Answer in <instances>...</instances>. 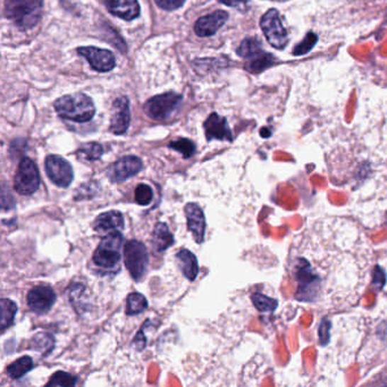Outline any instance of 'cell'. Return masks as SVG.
Instances as JSON below:
<instances>
[{"mask_svg":"<svg viewBox=\"0 0 387 387\" xmlns=\"http://www.w3.org/2000/svg\"><path fill=\"white\" fill-rule=\"evenodd\" d=\"M54 106L62 118L73 122H89L96 114L91 98L84 94H67L56 100Z\"/></svg>","mask_w":387,"mask_h":387,"instance_id":"1","label":"cell"},{"mask_svg":"<svg viewBox=\"0 0 387 387\" xmlns=\"http://www.w3.org/2000/svg\"><path fill=\"white\" fill-rule=\"evenodd\" d=\"M43 0H5V15L18 29H32L39 23Z\"/></svg>","mask_w":387,"mask_h":387,"instance_id":"2","label":"cell"},{"mask_svg":"<svg viewBox=\"0 0 387 387\" xmlns=\"http://www.w3.org/2000/svg\"><path fill=\"white\" fill-rule=\"evenodd\" d=\"M123 235L120 232H113L103 237L94 254V262L98 267L111 269L118 265L120 260V247Z\"/></svg>","mask_w":387,"mask_h":387,"instance_id":"3","label":"cell"},{"mask_svg":"<svg viewBox=\"0 0 387 387\" xmlns=\"http://www.w3.org/2000/svg\"><path fill=\"white\" fill-rule=\"evenodd\" d=\"M182 96L175 92L159 94L149 99L145 105V114L156 120H169L179 111Z\"/></svg>","mask_w":387,"mask_h":387,"instance_id":"4","label":"cell"},{"mask_svg":"<svg viewBox=\"0 0 387 387\" xmlns=\"http://www.w3.org/2000/svg\"><path fill=\"white\" fill-rule=\"evenodd\" d=\"M40 186V174L33 160H21L14 177V189L22 196H31Z\"/></svg>","mask_w":387,"mask_h":387,"instance_id":"5","label":"cell"},{"mask_svg":"<svg viewBox=\"0 0 387 387\" xmlns=\"http://www.w3.org/2000/svg\"><path fill=\"white\" fill-rule=\"evenodd\" d=\"M260 26L268 43L274 48L283 49L288 45V32L283 26L277 9H271L266 12L260 20Z\"/></svg>","mask_w":387,"mask_h":387,"instance_id":"6","label":"cell"},{"mask_svg":"<svg viewBox=\"0 0 387 387\" xmlns=\"http://www.w3.org/2000/svg\"><path fill=\"white\" fill-rule=\"evenodd\" d=\"M125 266L135 281H140L148 268L149 256L145 245L140 241L132 240L124 248Z\"/></svg>","mask_w":387,"mask_h":387,"instance_id":"7","label":"cell"},{"mask_svg":"<svg viewBox=\"0 0 387 387\" xmlns=\"http://www.w3.org/2000/svg\"><path fill=\"white\" fill-rule=\"evenodd\" d=\"M45 167L49 179L54 184L60 188H69L74 177V173L67 160L57 155H50L46 158Z\"/></svg>","mask_w":387,"mask_h":387,"instance_id":"8","label":"cell"},{"mask_svg":"<svg viewBox=\"0 0 387 387\" xmlns=\"http://www.w3.org/2000/svg\"><path fill=\"white\" fill-rule=\"evenodd\" d=\"M77 52L88 60L89 64L94 71L109 72L116 65V60L113 52L107 49H100L97 47H81Z\"/></svg>","mask_w":387,"mask_h":387,"instance_id":"9","label":"cell"},{"mask_svg":"<svg viewBox=\"0 0 387 387\" xmlns=\"http://www.w3.org/2000/svg\"><path fill=\"white\" fill-rule=\"evenodd\" d=\"M142 167V162L138 157H123L108 168V176L111 182H124L139 174Z\"/></svg>","mask_w":387,"mask_h":387,"instance_id":"10","label":"cell"},{"mask_svg":"<svg viewBox=\"0 0 387 387\" xmlns=\"http://www.w3.org/2000/svg\"><path fill=\"white\" fill-rule=\"evenodd\" d=\"M26 301L33 313L37 315H45L52 309L56 302V293L49 286H37L28 293Z\"/></svg>","mask_w":387,"mask_h":387,"instance_id":"11","label":"cell"},{"mask_svg":"<svg viewBox=\"0 0 387 387\" xmlns=\"http://www.w3.org/2000/svg\"><path fill=\"white\" fill-rule=\"evenodd\" d=\"M131 120L130 115V103L126 97L115 100L111 111V131L116 135H122L128 131Z\"/></svg>","mask_w":387,"mask_h":387,"instance_id":"12","label":"cell"},{"mask_svg":"<svg viewBox=\"0 0 387 387\" xmlns=\"http://www.w3.org/2000/svg\"><path fill=\"white\" fill-rule=\"evenodd\" d=\"M228 18V14L225 11H216L206 15L196 22L194 32L201 38L211 37L226 23Z\"/></svg>","mask_w":387,"mask_h":387,"instance_id":"13","label":"cell"},{"mask_svg":"<svg viewBox=\"0 0 387 387\" xmlns=\"http://www.w3.org/2000/svg\"><path fill=\"white\" fill-rule=\"evenodd\" d=\"M185 215L188 220L189 231L194 235L197 243H203L205 240L206 218L203 209L196 203L185 206Z\"/></svg>","mask_w":387,"mask_h":387,"instance_id":"14","label":"cell"},{"mask_svg":"<svg viewBox=\"0 0 387 387\" xmlns=\"http://www.w3.org/2000/svg\"><path fill=\"white\" fill-rule=\"evenodd\" d=\"M206 138L208 141L211 140H220V141H232V132L228 128V120L225 117L220 116L216 113H213L206 120L205 124Z\"/></svg>","mask_w":387,"mask_h":387,"instance_id":"15","label":"cell"},{"mask_svg":"<svg viewBox=\"0 0 387 387\" xmlns=\"http://www.w3.org/2000/svg\"><path fill=\"white\" fill-rule=\"evenodd\" d=\"M124 228V217L122 213L117 211L103 213L96 218L94 223V228L98 233L107 234L113 232H120Z\"/></svg>","mask_w":387,"mask_h":387,"instance_id":"16","label":"cell"},{"mask_svg":"<svg viewBox=\"0 0 387 387\" xmlns=\"http://www.w3.org/2000/svg\"><path fill=\"white\" fill-rule=\"evenodd\" d=\"M109 12L124 21L135 20L140 15L138 0H108Z\"/></svg>","mask_w":387,"mask_h":387,"instance_id":"17","label":"cell"},{"mask_svg":"<svg viewBox=\"0 0 387 387\" xmlns=\"http://www.w3.org/2000/svg\"><path fill=\"white\" fill-rule=\"evenodd\" d=\"M176 262L179 269L182 271L189 281L194 282L199 274V265H198L197 257L186 249L179 250L176 254Z\"/></svg>","mask_w":387,"mask_h":387,"instance_id":"18","label":"cell"},{"mask_svg":"<svg viewBox=\"0 0 387 387\" xmlns=\"http://www.w3.org/2000/svg\"><path fill=\"white\" fill-rule=\"evenodd\" d=\"M174 245L173 234L165 223H158L152 233V248L157 252L167 250Z\"/></svg>","mask_w":387,"mask_h":387,"instance_id":"19","label":"cell"},{"mask_svg":"<svg viewBox=\"0 0 387 387\" xmlns=\"http://www.w3.org/2000/svg\"><path fill=\"white\" fill-rule=\"evenodd\" d=\"M248 62L245 64V69L254 73V74H259L262 72L267 69L268 67L274 65L276 60L274 58L273 55L268 52H260L259 54L254 55V57L249 58Z\"/></svg>","mask_w":387,"mask_h":387,"instance_id":"20","label":"cell"},{"mask_svg":"<svg viewBox=\"0 0 387 387\" xmlns=\"http://www.w3.org/2000/svg\"><path fill=\"white\" fill-rule=\"evenodd\" d=\"M32 368H33L32 359L28 356L22 357V358L15 360L13 364H9L7 367V374L12 379H20L26 374L29 373Z\"/></svg>","mask_w":387,"mask_h":387,"instance_id":"21","label":"cell"},{"mask_svg":"<svg viewBox=\"0 0 387 387\" xmlns=\"http://www.w3.org/2000/svg\"><path fill=\"white\" fill-rule=\"evenodd\" d=\"M0 308H1V330L4 332L14 322L15 316L18 313V305L12 300L1 299Z\"/></svg>","mask_w":387,"mask_h":387,"instance_id":"22","label":"cell"},{"mask_svg":"<svg viewBox=\"0 0 387 387\" xmlns=\"http://www.w3.org/2000/svg\"><path fill=\"white\" fill-rule=\"evenodd\" d=\"M55 347V340L50 334L38 333L31 340V347L39 351L43 354H48L52 352Z\"/></svg>","mask_w":387,"mask_h":387,"instance_id":"23","label":"cell"},{"mask_svg":"<svg viewBox=\"0 0 387 387\" xmlns=\"http://www.w3.org/2000/svg\"><path fill=\"white\" fill-rule=\"evenodd\" d=\"M260 52H262V43L256 38L245 39L237 50L240 57L245 58V60L254 57V55L259 54Z\"/></svg>","mask_w":387,"mask_h":387,"instance_id":"24","label":"cell"},{"mask_svg":"<svg viewBox=\"0 0 387 387\" xmlns=\"http://www.w3.org/2000/svg\"><path fill=\"white\" fill-rule=\"evenodd\" d=\"M148 307V301L145 296L141 293H131L128 296V307H126V315L133 316L138 313H143Z\"/></svg>","mask_w":387,"mask_h":387,"instance_id":"25","label":"cell"},{"mask_svg":"<svg viewBox=\"0 0 387 387\" xmlns=\"http://www.w3.org/2000/svg\"><path fill=\"white\" fill-rule=\"evenodd\" d=\"M77 157L80 159L94 160L99 159L100 157L103 156V145L97 142H89L83 145L79 150H77Z\"/></svg>","mask_w":387,"mask_h":387,"instance_id":"26","label":"cell"},{"mask_svg":"<svg viewBox=\"0 0 387 387\" xmlns=\"http://www.w3.org/2000/svg\"><path fill=\"white\" fill-rule=\"evenodd\" d=\"M168 147L174 149V150L179 151V154H182L185 159L194 156V151H196V145L189 139L175 140V141H172Z\"/></svg>","mask_w":387,"mask_h":387,"instance_id":"27","label":"cell"},{"mask_svg":"<svg viewBox=\"0 0 387 387\" xmlns=\"http://www.w3.org/2000/svg\"><path fill=\"white\" fill-rule=\"evenodd\" d=\"M77 384V377L69 373L64 371H57L52 375L50 381H48L47 386H63L72 387Z\"/></svg>","mask_w":387,"mask_h":387,"instance_id":"28","label":"cell"},{"mask_svg":"<svg viewBox=\"0 0 387 387\" xmlns=\"http://www.w3.org/2000/svg\"><path fill=\"white\" fill-rule=\"evenodd\" d=\"M317 41H318V37H317L316 33L309 32V33L305 35V39L294 48V56H302V55L308 54V52H310L311 49L315 47Z\"/></svg>","mask_w":387,"mask_h":387,"instance_id":"29","label":"cell"},{"mask_svg":"<svg viewBox=\"0 0 387 387\" xmlns=\"http://www.w3.org/2000/svg\"><path fill=\"white\" fill-rule=\"evenodd\" d=\"M135 201L138 205L140 206H148L150 205L151 201L154 199V192L151 190L150 186L147 184L138 185L135 189Z\"/></svg>","mask_w":387,"mask_h":387,"instance_id":"30","label":"cell"},{"mask_svg":"<svg viewBox=\"0 0 387 387\" xmlns=\"http://www.w3.org/2000/svg\"><path fill=\"white\" fill-rule=\"evenodd\" d=\"M155 1L160 9H165V11H175V9L182 7L183 4L185 3V0H155Z\"/></svg>","mask_w":387,"mask_h":387,"instance_id":"31","label":"cell"},{"mask_svg":"<svg viewBox=\"0 0 387 387\" xmlns=\"http://www.w3.org/2000/svg\"><path fill=\"white\" fill-rule=\"evenodd\" d=\"M252 301H254V305H256L259 310L266 311L268 310V309H271V308H269L271 300L266 298V296H262V294H254V296H252Z\"/></svg>","mask_w":387,"mask_h":387,"instance_id":"32","label":"cell"},{"mask_svg":"<svg viewBox=\"0 0 387 387\" xmlns=\"http://www.w3.org/2000/svg\"><path fill=\"white\" fill-rule=\"evenodd\" d=\"M218 1L230 7H239L249 3V0H218Z\"/></svg>","mask_w":387,"mask_h":387,"instance_id":"33","label":"cell"}]
</instances>
